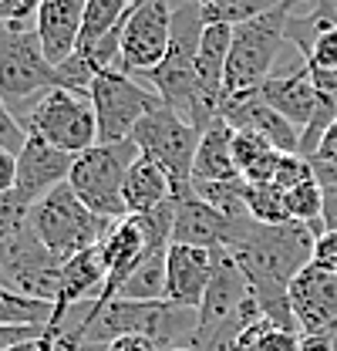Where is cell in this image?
Returning a JSON list of instances; mask_svg holds the SVG:
<instances>
[{
	"mask_svg": "<svg viewBox=\"0 0 337 351\" xmlns=\"http://www.w3.org/2000/svg\"><path fill=\"white\" fill-rule=\"evenodd\" d=\"M314 243H317V233L303 223L290 219L280 226H263L247 217L226 247L240 263L263 317H270L277 328L297 331L287 291L297 274L314 261Z\"/></svg>",
	"mask_w": 337,
	"mask_h": 351,
	"instance_id": "6da1fadb",
	"label": "cell"
},
{
	"mask_svg": "<svg viewBox=\"0 0 337 351\" xmlns=\"http://www.w3.org/2000/svg\"><path fill=\"white\" fill-rule=\"evenodd\" d=\"M203 10L196 0H182L175 7V24H172V44H168L166 58L155 71H149L138 82H149V88L159 95V101L172 108L179 119H186L189 125L206 132L212 122H219V108L199 88L196 75V47L203 34Z\"/></svg>",
	"mask_w": 337,
	"mask_h": 351,
	"instance_id": "7a4b0ae2",
	"label": "cell"
},
{
	"mask_svg": "<svg viewBox=\"0 0 337 351\" xmlns=\"http://www.w3.org/2000/svg\"><path fill=\"white\" fill-rule=\"evenodd\" d=\"M75 331L84 345H112L125 335H149L162 351L189 348L196 331V311L175 307L168 301H128V298H108L88 304L82 317L75 321Z\"/></svg>",
	"mask_w": 337,
	"mask_h": 351,
	"instance_id": "3957f363",
	"label": "cell"
},
{
	"mask_svg": "<svg viewBox=\"0 0 337 351\" xmlns=\"http://www.w3.org/2000/svg\"><path fill=\"white\" fill-rule=\"evenodd\" d=\"M256 321H263V311L256 304L236 257L226 247L216 250L210 291H206L203 304L196 311V331H192L189 348L229 351Z\"/></svg>",
	"mask_w": 337,
	"mask_h": 351,
	"instance_id": "277c9868",
	"label": "cell"
},
{
	"mask_svg": "<svg viewBox=\"0 0 337 351\" xmlns=\"http://www.w3.org/2000/svg\"><path fill=\"white\" fill-rule=\"evenodd\" d=\"M51 88H61V78L44 58L34 24H0V95L10 112L24 119Z\"/></svg>",
	"mask_w": 337,
	"mask_h": 351,
	"instance_id": "5b68a950",
	"label": "cell"
},
{
	"mask_svg": "<svg viewBox=\"0 0 337 351\" xmlns=\"http://www.w3.org/2000/svg\"><path fill=\"white\" fill-rule=\"evenodd\" d=\"M297 0L280 3L277 10L236 24L233 27V44H229V58H226V82L223 95H240V91H256L270 75L273 64L287 44V21Z\"/></svg>",
	"mask_w": 337,
	"mask_h": 351,
	"instance_id": "8992f818",
	"label": "cell"
},
{
	"mask_svg": "<svg viewBox=\"0 0 337 351\" xmlns=\"http://www.w3.org/2000/svg\"><path fill=\"white\" fill-rule=\"evenodd\" d=\"M138 159V145L125 138V142H98L91 149H84L82 156H75V166L68 176V186L75 189V196L84 206L101 219H125V176L132 162Z\"/></svg>",
	"mask_w": 337,
	"mask_h": 351,
	"instance_id": "52a82bcc",
	"label": "cell"
},
{
	"mask_svg": "<svg viewBox=\"0 0 337 351\" xmlns=\"http://www.w3.org/2000/svg\"><path fill=\"white\" fill-rule=\"evenodd\" d=\"M31 226L41 237L44 247L61 263H68L71 257L98 247L105 240V233L112 230V219L95 217L75 196V189L68 182H61L58 189H51L31 206Z\"/></svg>",
	"mask_w": 337,
	"mask_h": 351,
	"instance_id": "ba28073f",
	"label": "cell"
},
{
	"mask_svg": "<svg viewBox=\"0 0 337 351\" xmlns=\"http://www.w3.org/2000/svg\"><path fill=\"white\" fill-rule=\"evenodd\" d=\"M199 138H203V132L189 125L186 119H179L166 105L152 108L132 132V142L138 145V152L149 156L152 162H159L162 173L168 176L172 199L192 196V162H196Z\"/></svg>",
	"mask_w": 337,
	"mask_h": 351,
	"instance_id": "9c48e42d",
	"label": "cell"
},
{
	"mask_svg": "<svg viewBox=\"0 0 337 351\" xmlns=\"http://www.w3.org/2000/svg\"><path fill=\"white\" fill-rule=\"evenodd\" d=\"M27 135H41L47 145L68 152V156H82L84 149L98 145V122H95V108L91 98L82 91H68V88H51L34 101V108L21 119Z\"/></svg>",
	"mask_w": 337,
	"mask_h": 351,
	"instance_id": "30bf717a",
	"label": "cell"
},
{
	"mask_svg": "<svg viewBox=\"0 0 337 351\" xmlns=\"http://www.w3.org/2000/svg\"><path fill=\"white\" fill-rule=\"evenodd\" d=\"M91 108H95V122H98V142H125L132 138L135 125L159 108V95L149 85H142L138 78H132L125 71L112 68V71H98L95 82L88 88Z\"/></svg>",
	"mask_w": 337,
	"mask_h": 351,
	"instance_id": "8fae6325",
	"label": "cell"
},
{
	"mask_svg": "<svg viewBox=\"0 0 337 351\" xmlns=\"http://www.w3.org/2000/svg\"><path fill=\"white\" fill-rule=\"evenodd\" d=\"M0 270H3V284L10 291L54 307L64 263L44 247L31 223L21 226L17 233H10L7 240H0Z\"/></svg>",
	"mask_w": 337,
	"mask_h": 351,
	"instance_id": "7c38bea8",
	"label": "cell"
},
{
	"mask_svg": "<svg viewBox=\"0 0 337 351\" xmlns=\"http://www.w3.org/2000/svg\"><path fill=\"white\" fill-rule=\"evenodd\" d=\"M175 7L172 0H138L135 10L128 14L125 31H122V54H118V71L132 78H145L155 71L172 44V24H175Z\"/></svg>",
	"mask_w": 337,
	"mask_h": 351,
	"instance_id": "4fadbf2b",
	"label": "cell"
},
{
	"mask_svg": "<svg viewBox=\"0 0 337 351\" xmlns=\"http://www.w3.org/2000/svg\"><path fill=\"white\" fill-rule=\"evenodd\" d=\"M287 298L300 335H337V274L307 263L294 277Z\"/></svg>",
	"mask_w": 337,
	"mask_h": 351,
	"instance_id": "5bb4252c",
	"label": "cell"
},
{
	"mask_svg": "<svg viewBox=\"0 0 337 351\" xmlns=\"http://www.w3.org/2000/svg\"><path fill=\"white\" fill-rule=\"evenodd\" d=\"M219 119L233 132L263 135L280 152H297L300 149V129H294L280 112H273L260 98V88L256 91H240V95H223L219 98Z\"/></svg>",
	"mask_w": 337,
	"mask_h": 351,
	"instance_id": "9a60e30c",
	"label": "cell"
},
{
	"mask_svg": "<svg viewBox=\"0 0 337 351\" xmlns=\"http://www.w3.org/2000/svg\"><path fill=\"white\" fill-rule=\"evenodd\" d=\"M216 267V250L172 243L166 254V301L186 311H199Z\"/></svg>",
	"mask_w": 337,
	"mask_h": 351,
	"instance_id": "2e32d148",
	"label": "cell"
},
{
	"mask_svg": "<svg viewBox=\"0 0 337 351\" xmlns=\"http://www.w3.org/2000/svg\"><path fill=\"white\" fill-rule=\"evenodd\" d=\"M247 217L229 219L210 206L206 199H199L196 193L186 199H175V223H172V243H186V247H203V250H223L229 247L236 226Z\"/></svg>",
	"mask_w": 337,
	"mask_h": 351,
	"instance_id": "e0dca14e",
	"label": "cell"
},
{
	"mask_svg": "<svg viewBox=\"0 0 337 351\" xmlns=\"http://www.w3.org/2000/svg\"><path fill=\"white\" fill-rule=\"evenodd\" d=\"M71 166H75V156L47 145L41 135H27L24 149L17 152V193L27 203H38L51 189L68 182Z\"/></svg>",
	"mask_w": 337,
	"mask_h": 351,
	"instance_id": "ac0fdd59",
	"label": "cell"
},
{
	"mask_svg": "<svg viewBox=\"0 0 337 351\" xmlns=\"http://www.w3.org/2000/svg\"><path fill=\"white\" fill-rule=\"evenodd\" d=\"M82 17H84V0H41L38 17H34V31L44 47V58L58 68L68 58H75L78 38H82Z\"/></svg>",
	"mask_w": 337,
	"mask_h": 351,
	"instance_id": "d6986e66",
	"label": "cell"
},
{
	"mask_svg": "<svg viewBox=\"0 0 337 351\" xmlns=\"http://www.w3.org/2000/svg\"><path fill=\"white\" fill-rule=\"evenodd\" d=\"M260 98L300 132L310 125V119H314V112L321 105V91L314 88V78H310L307 64H300L294 71H284V75H270L260 85Z\"/></svg>",
	"mask_w": 337,
	"mask_h": 351,
	"instance_id": "ffe728a7",
	"label": "cell"
},
{
	"mask_svg": "<svg viewBox=\"0 0 337 351\" xmlns=\"http://www.w3.org/2000/svg\"><path fill=\"white\" fill-rule=\"evenodd\" d=\"M105 280H108V270H105L98 247L71 257L64 263V274H61V291H58V301L51 307V324H68V311L75 304H84V301L95 304Z\"/></svg>",
	"mask_w": 337,
	"mask_h": 351,
	"instance_id": "44dd1931",
	"label": "cell"
},
{
	"mask_svg": "<svg viewBox=\"0 0 337 351\" xmlns=\"http://www.w3.org/2000/svg\"><path fill=\"white\" fill-rule=\"evenodd\" d=\"M229 44H233V27L229 24H206L199 34V47H196V75H199V88L219 108L223 98V82H226V58H229Z\"/></svg>",
	"mask_w": 337,
	"mask_h": 351,
	"instance_id": "7402d4cb",
	"label": "cell"
},
{
	"mask_svg": "<svg viewBox=\"0 0 337 351\" xmlns=\"http://www.w3.org/2000/svg\"><path fill=\"white\" fill-rule=\"evenodd\" d=\"M122 199H125L128 217L132 213H152V210H159L162 203L172 199V182H168V176L162 173L159 162H152L149 156L138 152V159L132 162V169L125 176Z\"/></svg>",
	"mask_w": 337,
	"mask_h": 351,
	"instance_id": "603a6c76",
	"label": "cell"
},
{
	"mask_svg": "<svg viewBox=\"0 0 337 351\" xmlns=\"http://www.w3.org/2000/svg\"><path fill=\"white\" fill-rule=\"evenodd\" d=\"M192 179L203 182H233L243 179L236 162H233V129L219 119L203 132L199 149H196V162H192Z\"/></svg>",
	"mask_w": 337,
	"mask_h": 351,
	"instance_id": "cb8c5ba5",
	"label": "cell"
},
{
	"mask_svg": "<svg viewBox=\"0 0 337 351\" xmlns=\"http://www.w3.org/2000/svg\"><path fill=\"white\" fill-rule=\"evenodd\" d=\"M138 0H84V17H82V38L75 54H88L95 44H101L108 34L122 31L128 14L135 10Z\"/></svg>",
	"mask_w": 337,
	"mask_h": 351,
	"instance_id": "d4e9b609",
	"label": "cell"
},
{
	"mask_svg": "<svg viewBox=\"0 0 337 351\" xmlns=\"http://www.w3.org/2000/svg\"><path fill=\"white\" fill-rule=\"evenodd\" d=\"M172 247V243H168ZM168 247H152L142 261L128 270V277L118 284L115 298L128 301H166V254Z\"/></svg>",
	"mask_w": 337,
	"mask_h": 351,
	"instance_id": "484cf974",
	"label": "cell"
},
{
	"mask_svg": "<svg viewBox=\"0 0 337 351\" xmlns=\"http://www.w3.org/2000/svg\"><path fill=\"white\" fill-rule=\"evenodd\" d=\"M284 206H287V217L294 223L310 226L317 237L324 233V223H321V217H324V186L317 179H310V182H303L297 189H287L284 193Z\"/></svg>",
	"mask_w": 337,
	"mask_h": 351,
	"instance_id": "4316f807",
	"label": "cell"
},
{
	"mask_svg": "<svg viewBox=\"0 0 337 351\" xmlns=\"http://www.w3.org/2000/svg\"><path fill=\"white\" fill-rule=\"evenodd\" d=\"M243 203H247V213L250 219L263 223V226H280V223H290L287 217V206H284V189H277L273 182H260V186H243Z\"/></svg>",
	"mask_w": 337,
	"mask_h": 351,
	"instance_id": "83f0119b",
	"label": "cell"
},
{
	"mask_svg": "<svg viewBox=\"0 0 337 351\" xmlns=\"http://www.w3.org/2000/svg\"><path fill=\"white\" fill-rule=\"evenodd\" d=\"M280 3L287 0H219V3H210V7H199L203 10V24H247V21H256L270 10H277Z\"/></svg>",
	"mask_w": 337,
	"mask_h": 351,
	"instance_id": "f1b7e54d",
	"label": "cell"
},
{
	"mask_svg": "<svg viewBox=\"0 0 337 351\" xmlns=\"http://www.w3.org/2000/svg\"><path fill=\"white\" fill-rule=\"evenodd\" d=\"M47 321H51V304L31 301L0 284V324H47Z\"/></svg>",
	"mask_w": 337,
	"mask_h": 351,
	"instance_id": "f546056e",
	"label": "cell"
},
{
	"mask_svg": "<svg viewBox=\"0 0 337 351\" xmlns=\"http://www.w3.org/2000/svg\"><path fill=\"white\" fill-rule=\"evenodd\" d=\"M236 345L247 348V351H300V331L277 328L270 317H263V321L253 324Z\"/></svg>",
	"mask_w": 337,
	"mask_h": 351,
	"instance_id": "4dcf8cb0",
	"label": "cell"
},
{
	"mask_svg": "<svg viewBox=\"0 0 337 351\" xmlns=\"http://www.w3.org/2000/svg\"><path fill=\"white\" fill-rule=\"evenodd\" d=\"M31 206L34 203H27L17 189L7 193V196H0V240H7L10 233H17L21 226L31 223Z\"/></svg>",
	"mask_w": 337,
	"mask_h": 351,
	"instance_id": "1f68e13d",
	"label": "cell"
},
{
	"mask_svg": "<svg viewBox=\"0 0 337 351\" xmlns=\"http://www.w3.org/2000/svg\"><path fill=\"white\" fill-rule=\"evenodd\" d=\"M310 179H317V176H314V166L303 156H297V152H284L280 156V166H277V176H273L277 189L287 193V189H297V186H303Z\"/></svg>",
	"mask_w": 337,
	"mask_h": 351,
	"instance_id": "d6a6232c",
	"label": "cell"
},
{
	"mask_svg": "<svg viewBox=\"0 0 337 351\" xmlns=\"http://www.w3.org/2000/svg\"><path fill=\"white\" fill-rule=\"evenodd\" d=\"M270 149H273V145H270L263 135H253V132H233V162H236L240 176L247 173L263 152H270Z\"/></svg>",
	"mask_w": 337,
	"mask_h": 351,
	"instance_id": "836d02e7",
	"label": "cell"
},
{
	"mask_svg": "<svg viewBox=\"0 0 337 351\" xmlns=\"http://www.w3.org/2000/svg\"><path fill=\"white\" fill-rule=\"evenodd\" d=\"M24 142H27V129L21 125V119L10 112V105H7L3 95H0V149H7V152H21Z\"/></svg>",
	"mask_w": 337,
	"mask_h": 351,
	"instance_id": "e575fe53",
	"label": "cell"
},
{
	"mask_svg": "<svg viewBox=\"0 0 337 351\" xmlns=\"http://www.w3.org/2000/svg\"><path fill=\"white\" fill-rule=\"evenodd\" d=\"M303 64L310 68H327V71H337V27L324 31L317 44L310 47V54L303 58Z\"/></svg>",
	"mask_w": 337,
	"mask_h": 351,
	"instance_id": "d590c367",
	"label": "cell"
},
{
	"mask_svg": "<svg viewBox=\"0 0 337 351\" xmlns=\"http://www.w3.org/2000/svg\"><path fill=\"white\" fill-rule=\"evenodd\" d=\"M41 0H0V24H34Z\"/></svg>",
	"mask_w": 337,
	"mask_h": 351,
	"instance_id": "8d00e7d4",
	"label": "cell"
},
{
	"mask_svg": "<svg viewBox=\"0 0 337 351\" xmlns=\"http://www.w3.org/2000/svg\"><path fill=\"white\" fill-rule=\"evenodd\" d=\"M280 149H270V152H263L256 162H253L250 169L243 173V182H250V186H260V182H273V176H277V166H280Z\"/></svg>",
	"mask_w": 337,
	"mask_h": 351,
	"instance_id": "74e56055",
	"label": "cell"
},
{
	"mask_svg": "<svg viewBox=\"0 0 337 351\" xmlns=\"http://www.w3.org/2000/svg\"><path fill=\"white\" fill-rule=\"evenodd\" d=\"M47 324H0V351H10L21 341H31V338H41Z\"/></svg>",
	"mask_w": 337,
	"mask_h": 351,
	"instance_id": "f35d334b",
	"label": "cell"
},
{
	"mask_svg": "<svg viewBox=\"0 0 337 351\" xmlns=\"http://www.w3.org/2000/svg\"><path fill=\"white\" fill-rule=\"evenodd\" d=\"M64 331H68V324H51V321H47V328H44L41 338L21 341V345H14L10 351H58L61 338H64Z\"/></svg>",
	"mask_w": 337,
	"mask_h": 351,
	"instance_id": "ab89813d",
	"label": "cell"
},
{
	"mask_svg": "<svg viewBox=\"0 0 337 351\" xmlns=\"http://www.w3.org/2000/svg\"><path fill=\"white\" fill-rule=\"evenodd\" d=\"M310 263H317V267L337 274V233L334 230H324V233L317 237V243H314V261Z\"/></svg>",
	"mask_w": 337,
	"mask_h": 351,
	"instance_id": "60d3db41",
	"label": "cell"
},
{
	"mask_svg": "<svg viewBox=\"0 0 337 351\" xmlns=\"http://www.w3.org/2000/svg\"><path fill=\"white\" fill-rule=\"evenodd\" d=\"M17 189V152L0 149V196Z\"/></svg>",
	"mask_w": 337,
	"mask_h": 351,
	"instance_id": "b9f144b4",
	"label": "cell"
},
{
	"mask_svg": "<svg viewBox=\"0 0 337 351\" xmlns=\"http://www.w3.org/2000/svg\"><path fill=\"white\" fill-rule=\"evenodd\" d=\"M310 162L314 166H337V122L324 132V138H321V145H317Z\"/></svg>",
	"mask_w": 337,
	"mask_h": 351,
	"instance_id": "7bdbcfd3",
	"label": "cell"
},
{
	"mask_svg": "<svg viewBox=\"0 0 337 351\" xmlns=\"http://www.w3.org/2000/svg\"><path fill=\"white\" fill-rule=\"evenodd\" d=\"M108 351H162L149 335H125V338H115Z\"/></svg>",
	"mask_w": 337,
	"mask_h": 351,
	"instance_id": "ee69618b",
	"label": "cell"
},
{
	"mask_svg": "<svg viewBox=\"0 0 337 351\" xmlns=\"http://www.w3.org/2000/svg\"><path fill=\"white\" fill-rule=\"evenodd\" d=\"M324 230H334L337 233V186H324Z\"/></svg>",
	"mask_w": 337,
	"mask_h": 351,
	"instance_id": "f6af8a7d",
	"label": "cell"
},
{
	"mask_svg": "<svg viewBox=\"0 0 337 351\" xmlns=\"http://www.w3.org/2000/svg\"><path fill=\"white\" fill-rule=\"evenodd\" d=\"M300 351H334V335H300Z\"/></svg>",
	"mask_w": 337,
	"mask_h": 351,
	"instance_id": "bcb514c9",
	"label": "cell"
},
{
	"mask_svg": "<svg viewBox=\"0 0 337 351\" xmlns=\"http://www.w3.org/2000/svg\"><path fill=\"white\" fill-rule=\"evenodd\" d=\"M199 7H210V3H219V0H196Z\"/></svg>",
	"mask_w": 337,
	"mask_h": 351,
	"instance_id": "7dc6e473",
	"label": "cell"
},
{
	"mask_svg": "<svg viewBox=\"0 0 337 351\" xmlns=\"http://www.w3.org/2000/svg\"><path fill=\"white\" fill-rule=\"evenodd\" d=\"M168 351H196V348H168Z\"/></svg>",
	"mask_w": 337,
	"mask_h": 351,
	"instance_id": "c3c4849f",
	"label": "cell"
},
{
	"mask_svg": "<svg viewBox=\"0 0 337 351\" xmlns=\"http://www.w3.org/2000/svg\"><path fill=\"white\" fill-rule=\"evenodd\" d=\"M0 284H3V270H0Z\"/></svg>",
	"mask_w": 337,
	"mask_h": 351,
	"instance_id": "681fc988",
	"label": "cell"
},
{
	"mask_svg": "<svg viewBox=\"0 0 337 351\" xmlns=\"http://www.w3.org/2000/svg\"><path fill=\"white\" fill-rule=\"evenodd\" d=\"M334 351H337V335H334Z\"/></svg>",
	"mask_w": 337,
	"mask_h": 351,
	"instance_id": "f907efd6",
	"label": "cell"
}]
</instances>
